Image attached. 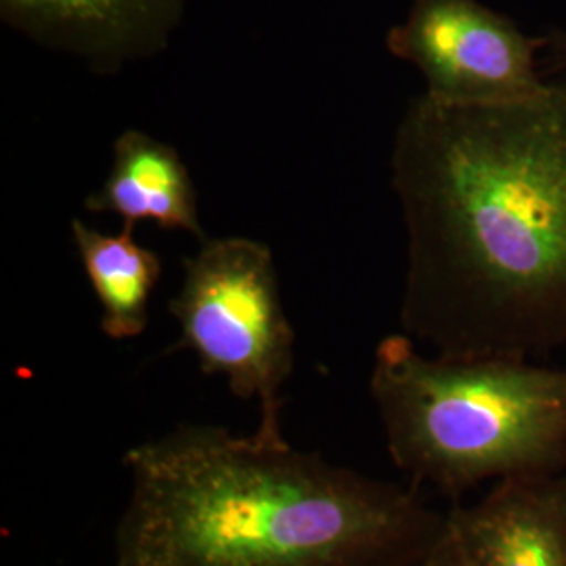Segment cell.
I'll return each mask as SVG.
<instances>
[{
  "label": "cell",
  "instance_id": "7",
  "mask_svg": "<svg viewBox=\"0 0 566 566\" xmlns=\"http://www.w3.org/2000/svg\"><path fill=\"white\" fill-rule=\"evenodd\" d=\"M447 518L476 566H566V468L497 481Z\"/></svg>",
  "mask_w": 566,
  "mask_h": 566
},
{
  "label": "cell",
  "instance_id": "4",
  "mask_svg": "<svg viewBox=\"0 0 566 566\" xmlns=\"http://www.w3.org/2000/svg\"><path fill=\"white\" fill-rule=\"evenodd\" d=\"M208 376H223L242 401H259V430L282 432V388L294 369L296 334L287 322L269 245L248 238L206 240L182 263L168 304Z\"/></svg>",
  "mask_w": 566,
  "mask_h": 566
},
{
  "label": "cell",
  "instance_id": "3",
  "mask_svg": "<svg viewBox=\"0 0 566 566\" xmlns=\"http://www.w3.org/2000/svg\"><path fill=\"white\" fill-rule=\"evenodd\" d=\"M397 468L460 495L566 468V369L526 359L426 357L407 334L376 346L369 378Z\"/></svg>",
  "mask_w": 566,
  "mask_h": 566
},
{
  "label": "cell",
  "instance_id": "10",
  "mask_svg": "<svg viewBox=\"0 0 566 566\" xmlns=\"http://www.w3.org/2000/svg\"><path fill=\"white\" fill-rule=\"evenodd\" d=\"M416 566H476L474 560L470 558V554L465 552L462 542L458 539V535L453 533V528L449 526L447 518L446 533L439 537V542L432 546V549L426 554L424 558Z\"/></svg>",
  "mask_w": 566,
  "mask_h": 566
},
{
  "label": "cell",
  "instance_id": "9",
  "mask_svg": "<svg viewBox=\"0 0 566 566\" xmlns=\"http://www.w3.org/2000/svg\"><path fill=\"white\" fill-rule=\"evenodd\" d=\"M76 243L86 280L102 304L103 334L112 340L142 336L149 324V301L163 275V259L135 240V224L107 235L74 219Z\"/></svg>",
  "mask_w": 566,
  "mask_h": 566
},
{
  "label": "cell",
  "instance_id": "6",
  "mask_svg": "<svg viewBox=\"0 0 566 566\" xmlns=\"http://www.w3.org/2000/svg\"><path fill=\"white\" fill-rule=\"evenodd\" d=\"M185 0H0L2 18L44 46L116 76L163 53Z\"/></svg>",
  "mask_w": 566,
  "mask_h": 566
},
{
  "label": "cell",
  "instance_id": "8",
  "mask_svg": "<svg viewBox=\"0 0 566 566\" xmlns=\"http://www.w3.org/2000/svg\"><path fill=\"white\" fill-rule=\"evenodd\" d=\"M84 208L116 214L124 223L151 221L164 229H181L206 242L196 185L179 151L135 128L114 143L112 168Z\"/></svg>",
  "mask_w": 566,
  "mask_h": 566
},
{
  "label": "cell",
  "instance_id": "11",
  "mask_svg": "<svg viewBox=\"0 0 566 566\" xmlns=\"http://www.w3.org/2000/svg\"><path fill=\"white\" fill-rule=\"evenodd\" d=\"M558 46L563 49V53H566V39H563V41L558 42Z\"/></svg>",
  "mask_w": 566,
  "mask_h": 566
},
{
  "label": "cell",
  "instance_id": "5",
  "mask_svg": "<svg viewBox=\"0 0 566 566\" xmlns=\"http://www.w3.org/2000/svg\"><path fill=\"white\" fill-rule=\"evenodd\" d=\"M388 49L424 76L430 99L453 105L521 102L546 88L533 42L479 0H416Z\"/></svg>",
  "mask_w": 566,
  "mask_h": 566
},
{
  "label": "cell",
  "instance_id": "2",
  "mask_svg": "<svg viewBox=\"0 0 566 566\" xmlns=\"http://www.w3.org/2000/svg\"><path fill=\"white\" fill-rule=\"evenodd\" d=\"M116 566H416L447 514L418 489L290 446L185 424L124 453Z\"/></svg>",
  "mask_w": 566,
  "mask_h": 566
},
{
  "label": "cell",
  "instance_id": "1",
  "mask_svg": "<svg viewBox=\"0 0 566 566\" xmlns=\"http://www.w3.org/2000/svg\"><path fill=\"white\" fill-rule=\"evenodd\" d=\"M401 327L449 359L566 344V84L493 105L422 95L399 122Z\"/></svg>",
  "mask_w": 566,
  "mask_h": 566
}]
</instances>
